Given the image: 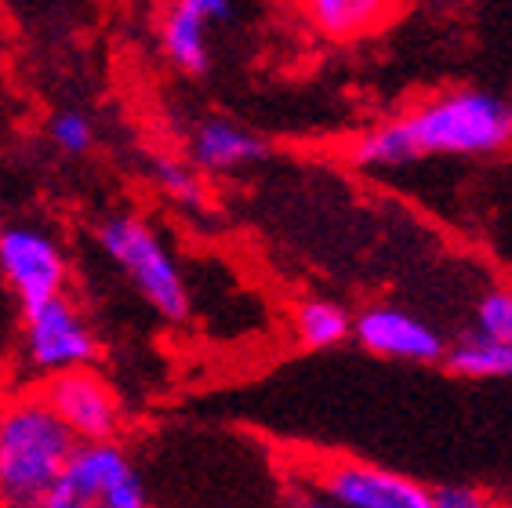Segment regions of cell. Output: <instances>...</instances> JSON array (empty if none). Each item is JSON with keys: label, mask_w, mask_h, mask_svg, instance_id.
<instances>
[{"label": "cell", "mask_w": 512, "mask_h": 508, "mask_svg": "<svg viewBox=\"0 0 512 508\" xmlns=\"http://www.w3.org/2000/svg\"><path fill=\"white\" fill-rule=\"evenodd\" d=\"M512 142V102L491 91H447L407 117L385 120L353 142L364 171L404 167L422 157H491Z\"/></svg>", "instance_id": "cell-1"}, {"label": "cell", "mask_w": 512, "mask_h": 508, "mask_svg": "<svg viewBox=\"0 0 512 508\" xmlns=\"http://www.w3.org/2000/svg\"><path fill=\"white\" fill-rule=\"evenodd\" d=\"M73 447L33 381L0 392V508H44Z\"/></svg>", "instance_id": "cell-2"}, {"label": "cell", "mask_w": 512, "mask_h": 508, "mask_svg": "<svg viewBox=\"0 0 512 508\" xmlns=\"http://www.w3.org/2000/svg\"><path fill=\"white\" fill-rule=\"evenodd\" d=\"M102 254L117 265V273L135 287L142 302L168 323H186L193 313L186 273L178 265L168 240L138 215H109L95 229Z\"/></svg>", "instance_id": "cell-3"}, {"label": "cell", "mask_w": 512, "mask_h": 508, "mask_svg": "<svg viewBox=\"0 0 512 508\" xmlns=\"http://www.w3.org/2000/svg\"><path fill=\"white\" fill-rule=\"evenodd\" d=\"M44 508H153L146 476L124 440L77 443Z\"/></svg>", "instance_id": "cell-4"}, {"label": "cell", "mask_w": 512, "mask_h": 508, "mask_svg": "<svg viewBox=\"0 0 512 508\" xmlns=\"http://www.w3.org/2000/svg\"><path fill=\"white\" fill-rule=\"evenodd\" d=\"M99 352V334L69 294L22 309L19 360L33 378V385H44V381L69 371L95 367Z\"/></svg>", "instance_id": "cell-5"}, {"label": "cell", "mask_w": 512, "mask_h": 508, "mask_svg": "<svg viewBox=\"0 0 512 508\" xmlns=\"http://www.w3.org/2000/svg\"><path fill=\"white\" fill-rule=\"evenodd\" d=\"M298 483L320 490L342 508H440L436 490L425 487L422 479L378 461L345 458V454L309 458Z\"/></svg>", "instance_id": "cell-6"}, {"label": "cell", "mask_w": 512, "mask_h": 508, "mask_svg": "<svg viewBox=\"0 0 512 508\" xmlns=\"http://www.w3.org/2000/svg\"><path fill=\"white\" fill-rule=\"evenodd\" d=\"M0 276L15 294L19 309H33V305L66 294L69 258L48 229L15 222L0 229Z\"/></svg>", "instance_id": "cell-7"}, {"label": "cell", "mask_w": 512, "mask_h": 508, "mask_svg": "<svg viewBox=\"0 0 512 508\" xmlns=\"http://www.w3.org/2000/svg\"><path fill=\"white\" fill-rule=\"evenodd\" d=\"M37 389L44 392L55 418L66 425L77 443H106L124 436V425H128L124 400H120L117 385L95 367L59 374Z\"/></svg>", "instance_id": "cell-8"}, {"label": "cell", "mask_w": 512, "mask_h": 508, "mask_svg": "<svg viewBox=\"0 0 512 508\" xmlns=\"http://www.w3.org/2000/svg\"><path fill=\"white\" fill-rule=\"evenodd\" d=\"M353 342L364 352L389 363H414V367H429V363H444L447 342L433 323L422 320L418 313L404 305H367L353 316Z\"/></svg>", "instance_id": "cell-9"}, {"label": "cell", "mask_w": 512, "mask_h": 508, "mask_svg": "<svg viewBox=\"0 0 512 508\" xmlns=\"http://www.w3.org/2000/svg\"><path fill=\"white\" fill-rule=\"evenodd\" d=\"M229 19H233V0H171L164 22H160L164 55L182 73H207L211 66L207 30Z\"/></svg>", "instance_id": "cell-10"}, {"label": "cell", "mask_w": 512, "mask_h": 508, "mask_svg": "<svg viewBox=\"0 0 512 508\" xmlns=\"http://www.w3.org/2000/svg\"><path fill=\"white\" fill-rule=\"evenodd\" d=\"M262 157H266V142L226 117L200 120L189 138V164L200 175H233L240 167L258 164Z\"/></svg>", "instance_id": "cell-11"}, {"label": "cell", "mask_w": 512, "mask_h": 508, "mask_svg": "<svg viewBox=\"0 0 512 508\" xmlns=\"http://www.w3.org/2000/svg\"><path fill=\"white\" fill-rule=\"evenodd\" d=\"M400 0H298L309 26L331 40H356L375 33Z\"/></svg>", "instance_id": "cell-12"}, {"label": "cell", "mask_w": 512, "mask_h": 508, "mask_svg": "<svg viewBox=\"0 0 512 508\" xmlns=\"http://www.w3.org/2000/svg\"><path fill=\"white\" fill-rule=\"evenodd\" d=\"M291 338L306 352L338 349L353 338V313L335 298H302L291 313Z\"/></svg>", "instance_id": "cell-13"}, {"label": "cell", "mask_w": 512, "mask_h": 508, "mask_svg": "<svg viewBox=\"0 0 512 508\" xmlns=\"http://www.w3.org/2000/svg\"><path fill=\"white\" fill-rule=\"evenodd\" d=\"M447 371L458 378H512V345L509 342H487L476 334H465L462 342L447 345Z\"/></svg>", "instance_id": "cell-14"}, {"label": "cell", "mask_w": 512, "mask_h": 508, "mask_svg": "<svg viewBox=\"0 0 512 508\" xmlns=\"http://www.w3.org/2000/svg\"><path fill=\"white\" fill-rule=\"evenodd\" d=\"M153 182L171 204L186 207V211H200L207 204L204 182H200V171L193 164H182V160L157 157L153 160Z\"/></svg>", "instance_id": "cell-15"}, {"label": "cell", "mask_w": 512, "mask_h": 508, "mask_svg": "<svg viewBox=\"0 0 512 508\" xmlns=\"http://www.w3.org/2000/svg\"><path fill=\"white\" fill-rule=\"evenodd\" d=\"M473 334L487 342H509L512 345V287H491L476 302Z\"/></svg>", "instance_id": "cell-16"}, {"label": "cell", "mask_w": 512, "mask_h": 508, "mask_svg": "<svg viewBox=\"0 0 512 508\" xmlns=\"http://www.w3.org/2000/svg\"><path fill=\"white\" fill-rule=\"evenodd\" d=\"M48 135L62 153H69V157H80V153H88V149L95 146V124H91L84 113H77V109L55 113Z\"/></svg>", "instance_id": "cell-17"}, {"label": "cell", "mask_w": 512, "mask_h": 508, "mask_svg": "<svg viewBox=\"0 0 512 508\" xmlns=\"http://www.w3.org/2000/svg\"><path fill=\"white\" fill-rule=\"evenodd\" d=\"M436 505L440 508H512L505 498H498L494 490L483 487H444L436 490Z\"/></svg>", "instance_id": "cell-18"}, {"label": "cell", "mask_w": 512, "mask_h": 508, "mask_svg": "<svg viewBox=\"0 0 512 508\" xmlns=\"http://www.w3.org/2000/svg\"><path fill=\"white\" fill-rule=\"evenodd\" d=\"M287 508H342V505H335L331 498H324L320 490L302 487V483H298L295 494H291V501H287Z\"/></svg>", "instance_id": "cell-19"}, {"label": "cell", "mask_w": 512, "mask_h": 508, "mask_svg": "<svg viewBox=\"0 0 512 508\" xmlns=\"http://www.w3.org/2000/svg\"><path fill=\"white\" fill-rule=\"evenodd\" d=\"M0 392H4V389H0Z\"/></svg>", "instance_id": "cell-20"}]
</instances>
